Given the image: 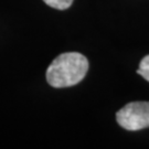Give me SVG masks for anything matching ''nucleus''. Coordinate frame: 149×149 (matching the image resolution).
I'll return each instance as SVG.
<instances>
[{
	"label": "nucleus",
	"mask_w": 149,
	"mask_h": 149,
	"mask_svg": "<svg viewBox=\"0 0 149 149\" xmlns=\"http://www.w3.org/2000/svg\"><path fill=\"white\" fill-rule=\"evenodd\" d=\"M88 71V61L79 52L60 54L47 70V81L56 88L79 84Z\"/></svg>",
	"instance_id": "1"
},
{
	"label": "nucleus",
	"mask_w": 149,
	"mask_h": 149,
	"mask_svg": "<svg viewBox=\"0 0 149 149\" xmlns=\"http://www.w3.org/2000/svg\"><path fill=\"white\" fill-rule=\"evenodd\" d=\"M119 126L127 130H140L149 127V102H132L116 113Z\"/></svg>",
	"instance_id": "2"
},
{
	"label": "nucleus",
	"mask_w": 149,
	"mask_h": 149,
	"mask_svg": "<svg viewBox=\"0 0 149 149\" xmlns=\"http://www.w3.org/2000/svg\"><path fill=\"white\" fill-rule=\"evenodd\" d=\"M43 1L48 6L59 10H65L73 3V0H43Z\"/></svg>",
	"instance_id": "3"
},
{
	"label": "nucleus",
	"mask_w": 149,
	"mask_h": 149,
	"mask_svg": "<svg viewBox=\"0 0 149 149\" xmlns=\"http://www.w3.org/2000/svg\"><path fill=\"white\" fill-rule=\"evenodd\" d=\"M137 73L139 75H141L146 81L149 82V55H146L144 59L140 61Z\"/></svg>",
	"instance_id": "4"
}]
</instances>
